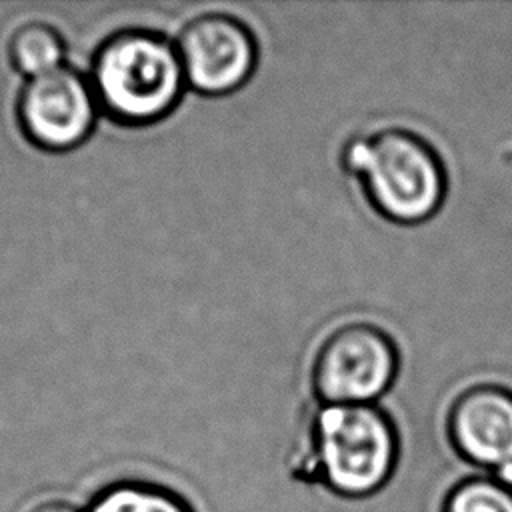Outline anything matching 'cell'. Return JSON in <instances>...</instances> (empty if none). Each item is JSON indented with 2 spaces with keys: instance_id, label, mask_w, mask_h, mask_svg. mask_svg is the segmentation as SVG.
I'll list each match as a JSON object with an SVG mask.
<instances>
[{
  "instance_id": "1",
  "label": "cell",
  "mask_w": 512,
  "mask_h": 512,
  "mask_svg": "<svg viewBox=\"0 0 512 512\" xmlns=\"http://www.w3.org/2000/svg\"><path fill=\"white\" fill-rule=\"evenodd\" d=\"M338 164L368 206L398 226H418L438 214L448 192L440 152L408 126H378L348 136Z\"/></svg>"
},
{
  "instance_id": "2",
  "label": "cell",
  "mask_w": 512,
  "mask_h": 512,
  "mask_svg": "<svg viewBox=\"0 0 512 512\" xmlns=\"http://www.w3.org/2000/svg\"><path fill=\"white\" fill-rule=\"evenodd\" d=\"M88 80L100 114L126 128L162 122L188 88L174 40L150 28L108 34L92 54Z\"/></svg>"
},
{
  "instance_id": "3",
  "label": "cell",
  "mask_w": 512,
  "mask_h": 512,
  "mask_svg": "<svg viewBox=\"0 0 512 512\" xmlns=\"http://www.w3.org/2000/svg\"><path fill=\"white\" fill-rule=\"evenodd\" d=\"M302 456L328 490L362 498L394 472L398 432L378 404H318L308 412Z\"/></svg>"
},
{
  "instance_id": "4",
  "label": "cell",
  "mask_w": 512,
  "mask_h": 512,
  "mask_svg": "<svg viewBox=\"0 0 512 512\" xmlns=\"http://www.w3.org/2000/svg\"><path fill=\"white\" fill-rule=\"evenodd\" d=\"M398 370L400 352L390 332L370 320H348L316 346L310 388L318 404H376Z\"/></svg>"
},
{
  "instance_id": "5",
  "label": "cell",
  "mask_w": 512,
  "mask_h": 512,
  "mask_svg": "<svg viewBox=\"0 0 512 512\" xmlns=\"http://www.w3.org/2000/svg\"><path fill=\"white\" fill-rule=\"evenodd\" d=\"M14 116L30 146L62 154L80 148L92 136L100 108L88 74L64 64L24 80L16 94Z\"/></svg>"
},
{
  "instance_id": "6",
  "label": "cell",
  "mask_w": 512,
  "mask_h": 512,
  "mask_svg": "<svg viewBox=\"0 0 512 512\" xmlns=\"http://www.w3.org/2000/svg\"><path fill=\"white\" fill-rule=\"evenodd\" d=\"M174 44L186 86L210 98L240 90L258 64L252 28L228 12L196 14L180 28Z\"/></svg>"
},
{
  "instance_id": "7",
  "label": "cell",
  "mask_w": 512,
  "mask_h": 512,
  "mask_svg": "<svg viewBox=\"0 0 512 512\" xmlns=\"http://www.w3.org/2000/svg\"><path fill=\"white\" fill-rule=\"evenodd\" d=\"M446 434L466 462L508 482L512 476V388L482 380L458 390L446 410Z\"/></svg>"
},
{
  "instance_id": "8",
  "label": "cell",
  "mask_w": 512,
  "mask_h": 512,
  "mask_svg": "<svg viewBox=\"0 0 512 512\" xmlns=\"http://www.w3.org/2000/svg\"><path fill=\"white\" fill-rule=\"evenodd\" d=\"M82 512H194L172 488L150 480H114L82 506Z\"/></svg>"
},
{
  "instance_id": "9",
  "label": "cell",
  "mask_w": 512,
  "mask_h": 512,
  "mask_svg": "<svg viewBox=\"0 0 512 512\" xmlns=\"http://www.w3.org/2000/svg\"><path fill=\"white\" fill-rule=\"evenodd\" d=\"M6 56L10 66L28 80L64 66L66 40L50 22L28 20L12 30Z\"/></svg>"
},
{
  "instance_id": "10",
  "label": "cell",
  "mask_w": 512,
  "mask_h": 512,
  "mask_svg": "<svg viewBox=\"0 0 512 512\" xmlns=\"http://www.w3.org/2000/svg\"><path fill=\"white\" fill-rule=\"evenodd\" d=\"M444 512H512V486L498 476H474L458 482Z\"/></svg>"
},
{
  "instance_id": "11",
  "label": "cell",
  "mask_w": 512,
  "mask_h": 512,
  "mask_svg": "<svg viewBox=\"0 0 512 512\" xmlns=\"http://www.w3.org/2000/svg\"><path fill=\"white\" fill-rule=\"evenodd\" d=\"M28 512H82V508L64 498H46L34 504Z\"/></svg>"
}]
</instances>
